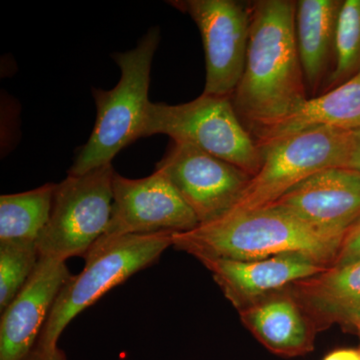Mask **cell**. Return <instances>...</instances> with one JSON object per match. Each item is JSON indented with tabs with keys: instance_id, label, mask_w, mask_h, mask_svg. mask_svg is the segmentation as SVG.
I'll use <instances>...</instances> for the list:
<instances>
[{
	"instance_id": "9c48e42d",
	"label": "cell",
	"mask_w": 360,
	"mask_h": 360,
	"mask_svg": "<svg viewBox=\"0 0 360 360\" xmlns=\"http://www.w3.org/2000/svg\"><path fill=\"white\" fill-rule=\"evenodd\" d=\"M155 169L167 174L200 224L233 210L252 177L193 144L177 141L172 142Z\"/></svg>"
},
{
	"instance_id": "52a82bcc",
	"label": "cell",
	"mask_w": 360,
	"mask_h": 360,
	"mask_svg": "<svg viewBox=\"0 0 360 360\" xmlns=\"http://www.w3.org/2000/svg\"><path fill=\"white\" fill-rule=\"evenodd\" d=\"M115 174L108 165L56 184L51 217L37 240L39 257H85L108 231Z\"/></svg>"
},
{
	"instance_id": "277c9868",
	"label": "cell",
	"mask_w": 360,
	"mask_h": 360,
	"mask_svg": "<svg viewBox=\"0 0 360 360\" xmlns=\"http://www.w3.org/2000/svg\"><path fill=\"white\" fill-rule=\"evenodd\" d=\"M160 39V30L153 27L131 51L113 54L122 77L112 89H92L96 124L68 174L82 175L111 165L123 148L146 137L151 65Z\"/></svg>"
},
{
	"instance_id": "2e32d148",
	"label": "cell",
	"mask_w": 360,
	"mask_h": 360,
	"mask_svg": "<svg viewBox=\"0 0 360 360\" xmlns=\"http://www.w3.org/2000/svg\"><path fill=\"white\" fill-rule=\"evenodd\" d=\"M360 129V71L355 77L321 96L309 98L292 113L255 137L258 148L312 127Z\"/></svg>"
},
{
	"instance_id": "8fae6325",
	"label": "cell",
	"mask_w": 360,
	"mask_h": 360,
	"mask_svg": "<svg viewBox=\"0 0 360 360\" xmlns=\"http://www.w3.org/2000/svg\"><path fill=\"white\" fill-rule=\"evenodd\" d=\"M269 206L322 234L343 239L360 220V174L347 167L321 170Z\"/></svg>"
},
{
	"instance_id": "3957f363",
	"label": "cell",
	"mask_w": 360,
	"mask_h": 360,
	"mask_svg": "<svg viewBox=\"0 0 360 360\" xmlns=\"http://www.w3.org/2000/svg\"><path fill=\"white\" fill-rule=\"evenodd\" d=\"M175 232L160 231L101 238L85 255L84 269L71 276L56 302L27 360H52L71 321L105 293L151 266L169 246Z\"/></svg>"
},
{
	"instance_id": "d6986e66",
	"label": "cell",
	"mask_w": 360,
	"mask_h": 360,
	"mask_svg": "<svg viewBox=\"0 0 360 360\" xmlns=\"http://www.w3.org/2000/svg\"><path fill=\"white\" fill-rule=\"evenodd\" d=\"M360 71V0L341 4L336 25L335 63L324 92L335 89Z\"/></svg>"
},
{
	"instance_id": "d4e9b609",
	"label": "cell",
	"mask_w": 360,
	"mask_h": 360,
	"mask_svg": "<svg viewBox=\"0 0 360 360\" xmlns=\"http://www.w3.org/2000/svg\"><path fill=\"white\" fill-rule=\"evenodd\" d=\"M357 333H359V338H360V328L359 329V331H357ZM359 352H360V348H359Z\"/></svg>"
},
{
	"instance_id": "7c38bea8",
	"label": "cell",
	"mask_w": 360,
	"mask_h": 360,
	"mask_svg": "<svg viewBox=\"0 0 360 360\" xmlns=\"http://www.w3.org/2000/svg\"><path fill=\"white\" fill-rule=\"evenodd\" d=\"M65 260L39 257L22 290L1 312L0 360H27L59 291L70 278Z\"/></svg>"
},
{
	"instance_id": "e0dca14e",
	"label": "cell",
	"mask_w": 360,
	"mask_h": 360,
	"mask_svg": "<svg viewBox=\"0 0 360 360\" xmlns=\"http://www.w3.org/2000/svg\"><path fill=\"white\" fill-rule=\"evenodd\" d=\"M340 0L296 1L295 33L307 91H316L335 63L336 25ZM328 79V78H326Z\"/></svg>"
},
{
	"instance_id": "8992f818",
	"label": "cell",
	"mask_w": 360,
	"mask_h": 360,
	"mask_svg": "<svg viewBox=\"0 0 360 360\" xmlns=\"http://www.w3.org/2000/svg\"><path fill=\"white\" fill-rule=\"evenodd\" d=\"M352 148V131L326 127H312L260 146L262 167L231 212L266 207L321 170L347 168Z\"/></svg>"
},
{
	"instance_id": "4fadbf2b",
	"label": "cell",
	"mask_w": 360,
	"mask_h": 360,
	"mask_svg": "<svg viewBox=\"0 0 360 360\" xmlns=\"http://www.w3.org/2000/svg\"><path fill=\"white\" fill-rule=\"evenodd\" d=\"M198 260L212 272L225 297L238 310L328 269L302 253L255 260L207 257Z\"/></svg>"
},
{
	"instance_id": "603a6c76",
	"label": "cell",
	"mask_w": 360,
	"mask_h": 360,
	"mask_svg": "<svg viewBox=\"0 0 360 360\" xmlns=\"http://www.w3.org/2000/svg\"><path fill=\"white\" fill-rule=\"evenodd\" d=\"M323 360H360V352L355 349H338L326 355Z\"/></svg>"
},
{
	"instance_id": "6da1fadb",
	"label": "cell",
	"mask_w": 360,
	"mask_h": 360,
	"mask_svg": "<svg viewBox=\"0 0 360 360\" xmlns=\"http://www.w3.org/2000/svg\"><path fill=\"white\" fill-rule=\"evenodd\" d=\"M296 1L251 4V26L243 77L231 96L240 122L255 139L309 99L295 33Z\"/></svg>"
},
{
	"instance_id": "ac0fdd59",
	"label": "cell",
	"mask_w": 360,
	"mask_h": 360,
	"mask_svg": "<svg viewBox=\"0 0 360 360\" xmlns=\"http://www.w3.org/2000/svg\"><path fill=\"white\" fill-rule=\"evenodd\" d=\"M56 184L0 196V243H37L51 217Z\"/></svg>"
},
{
	"instance_id": "9a60e30c",
	"label": "cell",
	"mask_w": 360,
	"mask_h": 360,
	"mask_svg": "<svg viewBox=\"0 0 360 360\" xmlns=\"http://www.w3.org/2000/svg\"><path fill=\"white\" fill-rule=\"evenodd\" d=\"M288 290L311 317L319 330L338 324L360 328V260L333 265L291 284Z\"/></svg>"
},
{
	"instance_id": "7402d4cb",
	"label": "cell",
	"mask_w": 360,
	"mask_h": 360,
	"mask_svg": "<svg viewBox=\"0 0 360 360\" xmlns=\"http://www.w3.org/2000/svg\"><path fill=\"white\" fill-rule=\"evenodd\" d=\"M347 168L360 174V129L352 131V148Z\"/></svg>"
},
{
	"instance_id": "ffe728a7",
	"label": "cell",
	"mask_w": 360,
	"mask_h": 360,
	"mask_svg": "<svg viewBox=\"0 0 360 360\" xmlns=\"http://www.w3.org/2000/svg\"><path fill=\"white\" fill-rule=\"evenodd\" d=\"M39 260L37 243H0V311L22 290Z\"/></svg>"
},
{
	"instance_id": "30bf717a",
	"label": "cell",
	"mask_w": 360,
	"mask_h": 360,
	"mask_svg": "<svg viewBox=\"0 0 360 360\" xmlns=\"http://www.w3.org/2000/svg\"><path fill=\"white\" fill-rule=\"evenodd\" d=\"M200 225L198 217L165 172L130 179H113L112 212L101 238L160 231L186 232Z\"/></svg>"
},
{
	"instance_id": "ba28073f",
	"label": "cell",
	"mask_w": 360,
	"mask_h": 360,
	"mask_svg": "<svg viewBox=\"0 0 360 360\" xmlns=\"http://www.w3.org/2000/svg\"><path fill=\"white\" fill-rule=\"evenodd\" d=\"M200 30L205 56L203 94L231 96L245 71L251 26V4L236 0H174Z\"/></svg>"
},
{
	"instance_id": "5b68a950",
	"label": "cell",
	"mask_w": 360,
	"mask_h": 360,
	"mask_svg": "<svg viewBox=\"0 0 360 360\" xmlns=\"http://www.w3.org/2000/svg\"><path fill=\"white\" fill-rule=\"evenodd\" d=\"M165 134L217 156L255 176L262 151L234 110L231 96L202 94L189 103H151L146 137Z\"/></svg>"
},
{
	"instance_id": "5bb4252c",
	"label": "cell",
	"mask_w": 360,
	"mask_h": 360,
	"mask_svg": "<svg viewBox=\"0 0 360 360\" xmlns=\"http://www.w3.org/2000/svg\"><path fill=\"white\" fill-rule=\"evenodd\" d=\"M238 311L243 326L272 354L295 357L314 350L319 328L288 288Z\"/></svg>"
},
{
	"instance_id": "7a4b0ae2",
	"label": "cell",
	"mask_w": 360,
	"mask_h": 360,
	"mask_svg": "<svg viewBox=\"0 0 360 360\" xmlns=\"http://www.w3.org/2000/svg\"><path fill=\"white\" fill-rule=\"evenodd\" d=\"M342 240L314 231L279 208L266 206L229 212L193 231L175 232L172 246L196 259L255 260L302 253L329 267Z\"/></svg>"
},
{
	"instance_id": "cb8c5ba5",
	"label": "cell",
	"mask_w": 360,
	"mask_h": 360,
	"mask_svg": "<svg viewBox=\"0 0 360 360\" xmlns=\"http://www.w3.org/2000/svg\"><path fill=\"white\" fill-rule=\"evenodd\" d=\"M52 360H68V359H66L65 352H63V349H60V348H58V352L54 354Z\"/></svg>"
},
{
	"instance_id": "44dd1931",
	"label": "cell",
	"mask_w": 360,
	"mask_h": 360,
	"mask_svg": "<svg viewBox=\"0 0 360 360\" xmlns=\"http://www.w3.org/2000/svg\"><path fill=\"white\" fill-rule=\"evenodd\" d=\"M359 260H360V220L343 238L333 265H345L359 262Z\"/></svg>"
}]
</instances>
